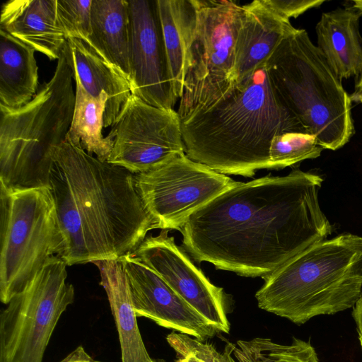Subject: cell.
<instances>
[{
  "mask_svg": "<svg viewBox=\"0 0 362 362\" xmlns=\"http://www.w3.org/2000/svg\"><path fill=\"white\" fill-rule=\"evenodd\" d=\"M323 180L295 168L238 182L188 218L182 245L197 262L263 279L332 233L319 202Z\"/></svg>",
  "mask_w": 362,
  "mask_h": 362,
  "instance_id": "6da1fadb",
  "label": "cell"
},
{
  "mask_svg": "<svg viewBox=\"0 0 362 362\" xmlns=\"http://www.w3.org/2000/svg\"><path fill=\"white\" fill-rule=\"evenodd\" d=\"M53 160L49 189L62 238L58 257L67 266L119 259L155 229L136 174L89 154L67 136Z\"/></svg>",
  "mask_w": 362,
  "mask_h": 362,
  "instance_id": "7a4b0ae2",
  "label": "cell"
},
{
  "mask_svg": "<svg viewBox=\"0 0 362 362\" xmlns=\"http://www.w3.org/2000/svg\"><path fill=\"white\" fill-rule=\"evenodd\" d=\"M185 153L191 160L221 174L252 177L272 169L273 138L305 133L281 104L266 64L211 105L181 120Z\"/></svg>",
  "mask_w": 362,
  "mask_h": 362,
  "instance_id": "3957f363",
  "label": "cell"
},
{
  "mask_svg": "<svg viewBox=\"0 0 362 362\" xmlns=\"http://www.w3.org/2000/svg\"><path fill=\"white\" fill-rule=\"evenodd\" d=\"M263 279L259 308L297 325L353 308L362 293V237L322 240Z\"/></svg>",
  "mask_w": 362,
  "mask_h": 362,
  "instance_id": "277c9868",
  "label": "cell"
},
{
  "mask_svg": "<svg viewBox=\"0 0 362 362\" xmlns=\"http://www.w3.org/2000/svg\"><path fill=\"white\" fill-rule=\"evenodd\" d=\"M74 81L62 50L52 77L30 102L17 108L0 105L1 188H49L54 152L72 121Z\"/></svg>",
  "mask_w": 362,
  "mask_h": 362,
  "instance_id": "5b68a950",
  "label": "cell"
},
{
  "mask_svg": "<svg viewBox=\"0 0 362 362\" xmlns=\"http://www.w3.org/2000/svg\"><path fill=\"white\" fill-rule=\"evenodd\" d=\"M281 104L324 149L337 150L354 134L351 100L341 80L304 29L285 37L266 63Z\"/></svg>",
  "mask_w": 362,
  "mask_h": 362,
  "instance_id": "8992f818",
  "label": "cell"
},
{
  "mask_svg": "<svg viewBox=\"0 0 362 362\" xmlns=\"http://www.w3.org/2000/svg\"><path fill=\"white\" fill-rule=\"evenodd\" d=\"M0 299L8 304L62 248L49 188L8 191L0 187Z\"/></svg>",
  "mask_w": 362,
  "mask_h": 362,
  "instance_id": "52a82bcc",
  "label": "cell"
},
{
  "mask_svg": "<svg viewBox=\"0 0 362 362\" xmlns=\"http://www.w3.org/2000/svg\"><path fill=\"white\" fill-rule=\"evenodd\" d=\"M194 1L197 25L177 111L180 120L211 105L237 85L235 50L242 6L233 1Z\"/></svg>",
  "mask_w": 362,
  "mask_h": 362,
  "instance_id": "ba28073f",
  "label": "cell"
},
{
  "mask_svg": "<svg viewBox=\"0 0 362 362\" xmlns=\"http://www.w3.org/2000/svg\"><path fill=\"white\" fill-rule=\"evenodd\" d=\"M66 263L48 258L21 293L0 315V341L8 362H42L55 327L74 301V288L66 281Z\"/></svg>",
  "mask_w": 362,
  "mask_h": 362,
  "instance_id": "9c48e42d",
  "label": "cell"
},
{
  "mask_svg": "<svg viewBox=\"0 0 362 362\" xmlns=\"http://www.w3.org/2000/svg\"><path fill=\"white\" fill-rule=\"evenodd\" d=\"M136 177L155 228L167 230H180L195 211L238 182L186 154Z\"/></svg>",
  "mask_w": 362,
  "mask_h": 362,
  "instance_id": "30bf717a",
  "label": "cell"
},
{
  "mask_svg": "<svg viewBox=\"0 0 362 362\" xmlns=\"http://www.w3.org/2000/svg\"><path fill=\"white\" fill-rule=\"evenodd\" d=\"M107 136L112 148L107 161L134 174L185 154L177 112L154 107L132 94Z\"/></svg>",
  "mask_w": 362,
  "mask_h": 362,
  "instance_id": "8fae6325",
  "label": "cell"
},
{
  "mask_svg": "<svg viewBox=\"0 0 362 362\" xmlns=\"http://www.w3.org/2000/svg\"><path fill=\"white\" fill-rule=\"evenodd\" d=\"M156 272L175 293L203 316L218 332L228 333L227 296L213 284L163 230L148 236L127 255Z\"/></svg>",
  "mask_w": 362,
  "mask_h": 362,
  "instance_id": "7c38bea8",
  "label": "cell"
},
{
  "mask_svg": "<svg viewBox=\"0 0 362 362\" xmlns=\"http://www.w3.org/2000/svg\"><path fill=\"white\" fill-rule=\"evenodd\" d=\"M132 95L157 107L173 108L174 93L157 0H130Z\"/></svg>",
  "mask_w": 362,
  "mask_h": 362,
  "instance_id": "4fadbf2b",
  "label": "cell"
},
{
  "mask_svg": "<svg viewBox=\"0 0 362 362\" xmlns=\"http://www.w3.org/2000/svg\"><path fill=\"white\" fill-rule=\"evenodd\" d=\"M119 259L127 276L137 317L204 341L219 333L152 269L127 255Z\"/></svg>",
  "mask_w": 362,
  "mask_h": 362,
  "instance_id": "5bb4252c",
  "label": "cell"
},
{
  "mask_svg": "<svg viewBox=\"0 0 362 362\" xmlns=\"http://www.w3.org/2000/svg\"><path fill=\"white\" fill-rule=\"evenodd\" d=\"M295 28L290 20L279 16L263 0L242 6L235 50L237 84L266 64L283 39Z\"/></svg>",
  "mask_w": 362,
  "mask_h": 362,
  "instance_id": "9a60e30c",
  "label": "cell"
},
{
  "mask_svg": "<svg viewBox=\"0 0 362 362\" xmlns=\"http://www.w3.org/2000/svg\"><path fill=\"white\" fill-rule=\"evenodd\" d=\"M63 50L74 81L93 97L107 95L104 127H112L132 95L129 80L84 40L69 37Z\"/></svg>",
  "mask_w": 362,
  "mask_h": 362,
  "instance_id": "2e32d148",
  "label": "cell"
},
{
  "mask_svg": "<svg viewBox=\"0 0 362 362\" xmlns=\"http://www.w3.org/2000/svg\"><path fill=\"white\" fill-rule=\"evenodd\" d=\"M57 0H9L1 11L2 29L47 57L59 59L67 38L57 16Z\"/></svg>",
  "mask_w": 362,
  "mask_h": 362,
  "instance_id": "e0dca14e",
  "label": "cell"
},
{
  "mask_svg": "<svg viewBox=\"0 0 362 362\" xmlns=\"http://www.w3.org/2000/svg\"><path fill=\"white\" fill-rule=\"evenodd\" d=\"M360 17L352 8H338L322 13L316 25V46L341 80L362 72Z\"/></svg>",
  "mask_w": 362,
  "mask_h": 362,
  "instance_id": "ac0fdd59",
  "label": "cell"
},
{
  "mask_svg": "<svg viewBox=\"0 0 362 362\" xmlns=\"http://www.w3.org/2000/svg\"><path fill=\"white\" fill-rule=\"evenodd\" d=\"M107 296L117 327L122 362H156L149 356L139 331L127 274L119 259L92 262Z\"/></svg>",
  "mask_w": 362,
  "mask_h": 362,
  "instance_id": "d6986e66",
  "label": "cell"
},
{
  "mask_svg": "<svg viewBox=\"0 0 362 362\" xmlns=\"http://www.w3.org/2000/svg\"><path fill=\"white\" fill-rule=\"evenodd\" d=\"M86 41L129 80L130 15L126 0H93L91 29Z\"/></svg>",
  "mask_w": 362,
  "mask_h": 362,
  "instance_id": "ffe728a7",
  "label": "cell"
},
{
  "mask_svg": "<svg viewBox=\"0 0 362 362\" xmlns=\"http://www.w3.org/2000/svg\"><path fill=\"white\" fill-rule=\"evenodd\" d=\"M36 50L0 29V105L20 107L36 95Z\"/></svg>",
  "mask_w": 362,
  "mask_h": 362,
  "instance_id": "44dd1931",
  "label": "cell"
},
{
  "mask_svg": "<svg viewBox=\"0 0 362 362\" xmlns=\"http://www.w3.org/2000/svg\"><path fill=\"white\" fill-rule=\"evenodd\" d=\"M157 1L174 93L180 98L188 51L197 25V6L194 0Z\"/></svg>",
  "mask_w": 362,
  "mask_h": 362,
  "instance_id": "7402d4cb",
  "label": "cell"
},
{
  "mask_svg": "<svg viewBox=\"0 0 362 362\" xmlns=\"http://www.w3.org/2000/svg\"><path fill=\"white\" fill-rule=\"evenodd\" d=\"M75 85L74 110L67 137L89 154L107 161L112 148V139L108 136L104 137L102 132L107 95L103 93L95 98L79 83L75 81Z\"/></svg>",
  "mask_w": 362,
  "mask_h": 362,
  "instance_id": "603a6c76",
  "label": "cell"
},
{
  "mask_svg": "<svg viewBox=\"0 0 362 362\" xmlns=\"http://www.w3.org/2000/svg\"><path fill=\"white\" fill-rule=\"evenodd\" d=\"M233 353L238 362H319L310 343L297 338L290 345L262 337L239 340Z\"/></svg>",
  "mask_w": 362,
  "mask_h": 362,
  "instance_id": "cb8c5ba5",
  "label": "cell"
},
{
  "mask_svg": "<svg viewBox=\"0 0 362 362\" xmlns=\"http://www.w3.org/2000/svg\"><path fill=\"white\" fill-rule=\"evenodd\" d=\"M323 150L313 135L294 132L279 134L273 138L269 149L272 168L282 169L316 158Z\"/></svg>",
  "mask_w": 362,
  "mask_h": 362,
  "instance_id": "d4e9b609",
  "label": "cell"
},
{
  "mask_svg": "<svg viewBox=\"0 0 362 362\" xmlns=\"http://www.w3.org/2000/svg\"><path fill=\"white\" fill-rule=\"evenodd\" d=\"M57 16L66 38L86 40L91 29L92 1L57 0Z\"/></svg>",
  "mask_w": 362,
  "mask_h": 362,
  "instance_id": "484cf974",
  "label": "cell"
},
{
  "mask_svg": "<svg viewBox=\"0 0 362 362\" xmlns=\"http://www.w3.org/2000/svg\"><path fill=\"white\" fill-rule=\"evenodd\" d=\"M166 339L179 357L192 356L203 362H235L231 356L235 345L232 343L220 353L212 344L185 334L172 332Z\"/></svg>",
  "mask_w": 362,
  "mask_h": 362,
  "instance_id": "4316f807",
  "label": "cell"
},
{
  "mask_svg": "<svg viewBox=\"0 0 362 362\" xmlns=\"http://www.w3.org/2000/svg\"><path fill=\"white\" fill-rule=\"evenodd\" d=\"M281 17L290 20L297 18L306 11L320 6L324 0H263Z\"/></svg>",
  "mask_w": 362,
  "mask_h": 362,
  "instance_id": "83f0119b",
  "label": "cell"
},
{
  "mask_svg": "<svg viewBox=\"0 0 362 362\" xmlns=\"http://www.w3.org/2000/svg\"><path fill=\"white\" fill-rule=\"evenodd\" d=\"M59 362H104L94 359L82 346H77Z\"/></svg>",
  "mask_w": 362,
  "mask_h": 362,
  "instance_id": "f1b7e54d",
  "label": "cell"
},
{
  "mask_svg": "<svg viewBox=\"0 0 362 362\" xmlns=\"http://www.w3.org/2000/svg\"><path fill=\"white\" fill-rule=\"evenodd\" d=\"M352 316L356 325L358 339L362 349V293L353 307Z\"/></svg>",
  "mask_w": 362,
  "mask_h": 362,
  "instance_id": "f546056e",
  "label": "cell"
},
{
  "mask_svg": "<svg viewBox=\"0 0 362 362\" xmlns=\"http://www.w3.org/2000/svg\"><path fill=\"white\" fill-rule=\"evenodd\" d=\"M176 362H203L199 358L192 356H187L185 357H179Z\"/></svg>",
  "mask_w": 362,
  "mask_h": 362,
  "instance_id": "4dcf8cb0",
  "label": "cell"
},
{
  "mask_svg": "<svg viewBox=\"0 0 362 362\" xmlns=\"http://www.w3.org/2000/svg\"><path fill=\"white\" fill-rule=\"evenodd\" d=\"M0 362H8L7 354L3 343L0 341Z\"/></svg>",
  "mask_w": 362,
  "mask_h": 362,
  "instance_id": "1f68e13d",
  "label": "cell"
},
{
  "mask_svg": "<svg viewBox=\"0 0 362 362\" xmlns=\"http://www.w3.org/2000/svg\"><path fill=\"white\" fill-rule=\"evenodd\" d=\"M351 8L358 12L362 16V0L352 1Z\"/></svg>",
  "mask_w": 362,
  "mask_h": 362,
  "instance_id": "d6a6232c",
  "label": "cell"
},
{
  "mask_svg": "<svg viewBox=\"0 0 362 362\" xmlns=\"http://www.w3.org/2000/svg\"><path fill=\"white\" fill-rule=\"evenodd\" d=\"M352 102L359 103L362 104V91L361 92H353L350 95Z\"/></svg>",
  "mask_w": 362,
  "mask_h": 362,
  "instance_id": "836d02e7",
  "label": "cell"
},
{
  "mask_svg": "<svg viewBox=\"0 0 362 362\" xmlns=\"http://www.w3.org/2000/svg\"><path fill=\"white\" fill-rule=\"evenodd\" d=\"M361 91H362V72L361 73L359 76L358 78H356L354 92L356 93V92H361Z\"/></svg>",
  "mask_w": 362,
  "mask_h": 362,
  "instance_id": "e575fe53",
  "label": "cell"
}]
</instances>
